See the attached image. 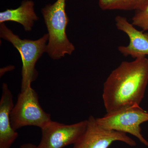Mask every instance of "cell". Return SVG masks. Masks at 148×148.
<instances>
[{
    "instance_id": "1",
    "label": "cell",
    "mask_w": 148,
    "mask_h": 148,
    "mask_svg": "<svg viewBox=\"0 0 148 148\" xmlns=\"http://www.w3.org/2000/svg\"><path fill=\"white\" fill-rule=\"evenodd\" d=\"M148 83V59L123 61L103 85V99L108 113L140 106Z\"/></svg>"
},
{
    "instance_id": "2",
    "label": "cell",
    "mask_w": 148,
    "mask_h": 148,
    "mask_svg": "<svg viewBox=\"0 0 148 148\" xmlns=\"http://www.w3.org/2000/svg\"><path fill=\"white\" fill-rule=\"evenodd\" d=\"M67 1L57 0L53 4L47 5L41 10L48 32L47 52L53 60L61 59L66 54L71 55L75 50V46L66 34L69 21L66 11Z\"/></svg>"
},
{
    "instance_id": "3",
    "label": "cell",
    "mask_w": 148,
    "mask_h": 148,
    "mask_svg": "<svg viewBox=\"0 0 148 148\" xmlns=\"http://www.w3.org/2000/svg\"><path fill=\"white\" fill-rule=\"evenodd\" d=\"M0 37L12 44L21 55L22 63L21 92L25 91L32 87V83L38 77V73L35 67L43 53L47 52L48 34L35 40L21 39L7 27L5 23H3L0 24Z\"/></svg>"
},
{
    "instance_id": "4",
    "label": "cell",
    "mask_w": 148,
    "mask_h": 148,
    "mask_svg": "<svg viewBox=\"0 0 148 148\" xmlns=\"http://www.w3.org/2000/svg\"><path fill=\"white\" fill-rule=\"evenodd\" d=\"M10 118L12 127L15 131L27 126L41 129L52 121L50 114L41 107L38 94L32 87L18 94Z\"/></svg>"
},
{
    "instance_id": "5",
    "label": "cell",
    "mask_w": 148,
    "mask_h": 148,
    "mask_svg": "<svg viewBox=\"0 0 148 148\" xmlns=\"http://www.w3.org/2000/svg\"><path fill=\"white\" fill-rule=\"evenodd\" d=\"M98 124L103 128L129 133L138 138L148 147V142L141 133L140 125L148 121V112L140 106H133L106 114L96 118Z\"/></svg>"
},
{
    "instance_id": "6",
    "label": "cell",
    "mask_w": 148,
    "mask_h": 148,
    "mask_svg": "<svg viewBox=\"0 0 148 148\" xmlns=\"http://www.w3.org/2000/svg\"><path fill=\"white\" fill-rule=\"evenodd\" d=\"M87 120L85 131L73 148H108L114 142L120 141L131 147L136 146L135 140L125 132L108 130L101 127L96 118L90 115Z\"/></svg>"
},
{
    "instance_id": "7",
    "label": "cell",
    "mask_w": 148,
    "mask_h": 148,
    "mask_svg": "<svg viewBox=\"0 0 148 148\" xmlns=\"http://www.w3.org/2000/svg\"><path fill=\"white\" fill-rule=\"evenodd\" d=\"M87 120L71 125L51 121L41 128L42 137L38 148H63L74 145L85 131Z\"/></svg>"
},
{
    "instance_id": "8",
    "label": "cell",
    "mask_w": 148,
    "mask_h": 148,
    "mask_svg": "<svg viewBox=\"0 0 148 148\" xmlns=\"http://www.w3.org/2000/svg\"><path fill=\"white\" fill-rule=\"evenodd\" d=\"M117 29L125 33L129 39L127 46H120L118 50L125 57L131 56L134 59L148 55V32L139 31L124 16L115 18Z\"/></svg>"
},
{
    "instance_id": "9",
    "label": "cell",
    "mask_w": 148,
    "mask_h": 148,
    "mask_svg": "<svg viewBox=\"0 0 148 148\" xmlns=\"http://www.w3.org/2000/svg\"><path fill=\"white\" fill-rule=\"evenodd\" d=\"M13 95L7 84H3L0 101V148H10L18 136L12 127L10 114L14 106Z\"/></svg>"
},
{
    "instance_id": "10",
    "label": "cell",
    "mask_w": 148,
    "mask_h": 148,
    "mask_svg": "<svg viewBox=\"0 0 148 148\" xmlns=\"http://www.w3.org/2000/svg\"><path fill=\"white\" fill-rule=\"evenodd\" d=\"M34 2L32 0H24L17 8L8 9L0 12V24L8 21L21 24L26 32L32 31L35 21H38L34 10Z\"/></svg>"
},
{
    "instance_id": "11",
    "label": "cell",
    "mask_w": 148,
    "mask_h": 148,
    "mask_svg": "<svg viewBox=\"0 0 148 148\" xmlns=\"http://www.w3.org/2000/svg\"><path fill=\"white\" fill-rule=\"evenodd\" d=\"M99 6L103 10H139L148 4V0H99Z\"/></svg>"
},
{
    "instance_id": "12",
    "label": "cell",
    "mask_w": 148,
    "mask_h": 148,
    "mask_svg": "<svg viewBox=\"0 0 148 148\" xmlns=\"http://www.w3.org/2000/svg\"><path fill=\"white\" fill-rule=\"evenodd\" d=\"M131 23L144 32H148V4L144 8L135 11Z\"/></svg>"
},
{
    "instance_id": "13",
    "label": "cell",
    "mask_w": 148,
    "mask_h": 148,
    "mask_svg": "<svg viewBox=\"0 0 148 148\" xmlns=\"http://www.w3.org/2000/svg\"><path fill=\"white\" fill-rule=\"evenodd\" d=\"M19 148H38V147L32 143H28L21 145Z\"/></svg>"
}]
</instances>
